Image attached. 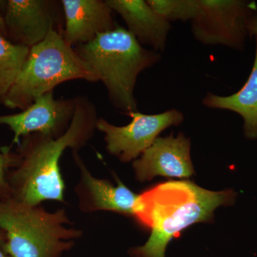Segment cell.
Segmentation results:
<instances>
[{"instance_id":"cell-2","label":"cell","mask_w":257,"mask_h":257,"mask_svg":"<svg viewBox=\"0 0 257 257\" xmlns=\"http://www.w3.org/2000/svg\"><path fill=\"white\" fill-rule=\"evenodd\" d=\"M234 191L211 192L189 181L162 183L139 194L135 218L152 234L143 246L131 249L133 257H165L167 245L191 225L210 221L220 206L234 202Z\"/></svg>"},{"instance_id":"cell-8","label":"cell","mask_w":257,"mask_h":257,"mask_svg":"<svg viewBox=\"0 0 257 257\" xmlns=\"http://www.w3.org/2000/svg\"><path fill=\"white\" fill-rule=\"evenodd\" d=\"M3 15L6 38L12 43L31 47L43 41L52 30L63 32L62 2L8 0Z\"/></svg>"},{"instance_id":"cell-3","label":"cell","mask_w":257,"mask_h":257,"mask_svg":"<svg viewBox=\"0 0 257 257\" xmlns=\"http://www.w3.org/2000/svg\"><path fill=\"white\" fill-rule=\"evenodd\" d=\"M74 49L104 84L113 107L125 114L138 111L135 89L139 75L160 62V52L145 48L119 25Z\"/></svg>"},{"instance_id":"cell-10","label":"cell","mask_w":257,"mask_h":257,"mask_svg":"<svg viewBox=\"0 0 257 257\" xmlns=\"http://www.w3.org/2000/svg\"><path fill=\"white\" fill-rule=\"evenodd\" d=\"M72 156L79 171L78 183L74 188L79 208L84 213L113 211L135 217L139 194H135L119 179L114 186L109 180L96 178L84 164L77 150Z\"/></svg>"},{"instance_id":"cell-6","label":"cell","mask_w":257,"mask_h":257,"mask_svg":"<svg viewBox=\"0 0 257 257\" xmlns=\"http://www.w3.org/2000/svg\"><path fill=\"white\" fill-rule=\"evenodd\" d=\"M199 1V13L193 19L191 27L195 40L203 45H222L242 50L254 4L243 0Z\"/></svg>"},{"instance_id":"cell-15","label":"cell","mask_w":257,"mask_h":257,"mask_svg":"<svg viewBox=\"0 0 257 257\" xmlns=\"http://www.w3.org/2000/svg\"><path fill=\"white\" fill-rule=\"evenodd\" d=\"M30 48L0 36V102L3 103L23 68Z\"/></svg>"},{"instance_id":"cell-20","label":"cell","mask_w":257,"mask_h":257,"mask_svg":"<svg viewBox=\"0 0 257 257\" xmlns=\"http://www.w3.org/2000/svg\"><path fill=\"white\" fill-rule=\"evenodd\" d=\"M2 243H2L1 236H0V257H11L5 252L4 249H3V244H2Z\"/></svg>"},{"instance_id":"cell-13","label":"cell","mask_w":257,"mask_h":257,"mask_svg":"<svg viewBox=\"0 0 257 257\" xmlns=\"http://www.w3.org/2000/svg\"><path fill=\"white\" fill-rule=\"evenodd\" d=\"M119 14L128 30L143 47L160 52L165 50L172 26L145 0H106Z\"/></svg>"},{"instance_id":"cell-17","label":"cell","mask_w":257,"mask_h":257,"mask_svg":"<svg viewBox=\"0 0 257 257\" xmlns=\"http://www.w3.org/2000/svg\"><path fill=\"white\" fill-rule=\"evenodd\" d=\"M18 161V154L10 151V147H5L0 152V197H9L10 192L7 175L15 167Z\"/></svg>"},{"instance_id":"cell-12","label":"cell","mask_w":257,"mask_h":257,"mask_svg":"<svg viewBox=\"0 0 257 257\" xmlns=\"http://www.w3.org/2000/svg\"><path fill=\"white\" fill-rule=\"evenodd\" d=\"M64 26L62 36L71 46L89 43L117 27L106 0H62Z\"/></svg>"},{"instance_id":"cell-19","label":"cell","mask_w":257,"mask_h":257,"mask_svg":"<svg viewBox=\"0 0 257 257\" xmlns=\"http://www.w3.org/2000/svg\"><path fill=\"white\" fill-rule=\"evenodd\" d=\"M0 36L6 38V28H5L4 19L2 15H0Z\"/></svg>"},{"instance_id":"cell-14","label":"cell","mask_w":257,"mask_h":257,"mask_svg":"<svg viewBox=\"0 0 257 257\" xmlns=\"http://www.w3.org/2000/svg\"><path fill=\"white\" fill-rule=\"evenodd\" d=\"M202 104L210 109H224L237 113L243 119V132L250 140L257 139V37L251 73L243 87L234 94L220 96L207 93Z\"/></svg>"},{"instance_id":"cell-7","label":"cell","mask_w":257,"mask_h":257,"mask_svg":"<svg viewBox=\"0 0 257 257\" xmlns=\"http://www.w3.org/2000/svg\"><path fill=\"white\" fill-rule=\"evenodd\" d=\"M132 118L130 124L118 126L104 118H99L96 130L104 134L106 149L122 162L135 161L153 145L161 133L178 126L184 119L183 113L172 109L157 114H145L135 111L126 114Z\"/></svg>"},{"instance_id":"cell-18","label":"cell","mask_w":257,"mask_h":257,"mask_svg":"<svg viewBox=\"0 0 257 257\" xmlns=\"http://www.w3.org/2000/svg\"><path fill=\"white\" fill-rule=\"evenodd\" d=\"M247 30L249 36L257 37V16L256 15H253L248 20Z\"/></svg>"},{"instance_id":"cell-5","label":"cell","mask_w":257,"mask_h":257,"mask_svg":"<svg viewBox=\"0 0 257 257\" xmlns=\"http://www.w3.org/2000/svg\"><path fill=\"white\" fill-rule=\"evenodd\" d=\"M76 79L99 82L92 67L67 43L62 32L52 30L43 41L30 49L3 104L10 109L25 110L59 84Z\"/></svg>"},{"instance_id":"cell-11","label":"cell","mask_w":257,"mask_h":257,"mask_svg":"<svg viewBox=\"0 0 257 257\" xmlns=\"http://www.w3.org/2000/svg\"><path fill=\"white\" fill-rule=\"evenodd\" d=\"M191 143L184 134L156 139L141 157L133 161L138 181H150L156 176L189 178L194 174L190 156Z\"/></svg>"},{"instance_id":"cell-9","label":"cell","mask_w":257,"mask_h":257,"mask_svg":"<svg viewBox=\"0 0 257 257\" xmlns=\"http://www.w3.org/2000/svg\"><path fill=\"white\" fill-rule=\"evenodd\" d=\"M77 96L56 99L53 91L37 98L31 106L21 112L0 115V124L6 125L14 135L13 145L32 133H41L60 138L73 119Z\"/></svg>"},{"instance_id":"cell-1","label":"cell","mask_w":257,"mask_h":257,"mask_svg":"<svg viewBox=\"0 0 257 257\" xmlns=\"http://www.w3.org/2000/svg\"><path fill=\"white\" fill-rule=\"evenodd\" d=\"M75 112L69 128L60 138L41 133L24 137L18 145L16 165L8 172L10 197L30 205L44 201L64 202L61 157L67 149L79 151L92 140L99 117L87 96H77Z\"/></svg>"},{"instance_id":"cell-4","label":"cell","mask_w":257,"mask_h":257,"mask_svg":"<svg viewBox=\"0 0 257 257\" xmlns=\"http://www.w3.org/2000/svg\"><path fill=\"white\" fill-rule=\"evenodd\" d=\"M64 209L47 211L14 198L0 197V236L11 257H61L82 235Z\"/></svg>"},{"instance_id":"cell-16","label":"cell","mask_w":257,"mask_h":257,"mask_svg":"<svg viewBox=\"0 0 257 257\" xmlns=\"http://www.w3.org/2000/svg\"><path fill=\"white\" fill-rule=\"evenodd\" d=\"M167 21H192L199 13V0H147Z\"/></svg>"}]
</instances>
